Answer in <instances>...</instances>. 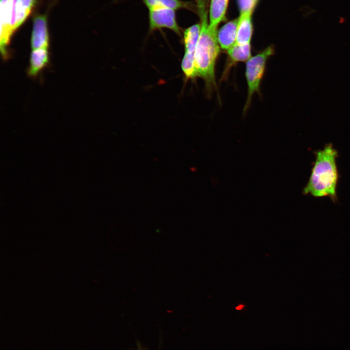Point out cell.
Segmentation results:
<instances>
[{"instance_id":"1","label":"cell","mask_w":350,"mask_h":350,"mask_svg":"<svg viewBox=\"0 0 350 350\" xmlns=\"http://www.w3.org/2000/svg\"><path fill=\"white\" fill-rule=\"evenodd\" d=\"M200 19L201 30L195 52L196 77L202 78L207 88L215 86V66L220 52L217 28L208 23L204 0H196Z\"/></svg>"},{"instance_id":"2","label":"cell","mask_w":350,"mask_h":350,"mask_svg":"<svg viewBox=\"0 0 350 350\" xmlns=\"http://www.w3.org/2000/svg\"><path fill=\"white\" fill-rule=\"evenodd\" d=\"M315 160L303 194L315 197L327 196L334 203L337 200V151L332 143H328L322 149L315 151Z\"/></svg>"},{"instance_id":"3","label":"cell","mask_w":350,"mask_h":350,"mask_svg":"<svg viewBox=\"0 0 350 350\" xmlns=\"http://www.w3.org/2000/svg\"><path fill=\"white\" fill-rule=\"evenodd\" d=\"M274 52L273 47L269 46L246 61L245 77L248 95L244 110L248 107L254 93L259 92L260 83L264 74L266 62Z\"/></svg>"},{"instance_id":"4","label":"cell","mask_w":350,"mask_h":350,"mask_svg":"<svg viewBox=\"0 0 350 350\" xmlns=\"http://www.w3.org/2000/svg\"><path fill=\"white\" fill-rule=\"evenodd\" d=\"M200 30V24H196L186 29L183 32L185 52L181 62V69L187 79L196 77L195 52Z\"/></svg>"},{"instance_id":"5","label":"cell","mask_w":350,"mask_h":350,"mask_svg":"<svg viewBox=\"0 0 350 350\" xmlns=\"http://www.w3.org/2000/svg\"><path fill=\"white\" fill-rule=\"evenodd\" d=\"M149 22L150 32L166 28L181 36V30L176 21L174 10L162 6H156L150 9Z\"/></svg>"},{"instance_id":"6","label":"cell","mask_w":350,"mask_h":350,"mask_svg":"<svg viewBox=\"0 0 350 350\" xmlns=\"http://www.w3.org/2000/svg\"><path fill=\"white\" fill-rule=\"evenodd\" d=\"M31 45L32 50L48 48L49 38L46 16L38 15L34 18Z\"/></svg>"},{"instance_id":"7","label":"cell","mask_w":350,"mask_h":350,"mask_svg":"<svg viewBox=\"0 0 350 350\" xmlns=\"http://www.w3.org/2000/svg\"><path fill=\"white\" fill-rule=\"evenodd\" d=\"M50 61L48 48H42L32 50L30 54L28 74L30 77H35L47 67Z\"/></svg>"},{"instance_id":"8","label":"cell","mask_w":350,"mask_h":350,"mask_svg":"<svg viewBox=\"0 0 350 350\" xmlns=\"http://www.w3.org/2000/svg\"><path fill=\"white\" fill-rule=\"evenodd\" d=\"M238 18L223 26L217 32V39L220 47L228 50L236 44Z\"/></svg>"},{"instance_id":"9","label":"cell","mask_w":350,"mask_h":350,"mask_svg":"<svg viewBox=\"0 0 350 350\" xmlns=\"http://www.w3.org/2000/svg\"><path fill=\"white\" fill-rule=\"evenodd\" d=\"M250 13L240 14L238 18L236 43L246 45L250 43L253 33V26Z\"/></svg>"},{"instance_id":"10","label":"cell","mask_w":350,"mask_h":350,"mask_svg":"<svg viewBox=\"0 0 350 350\" xmlns=\"http://www.w3.org/2000/svg\"><path fill=\"white\" fill-rule=\"evenodd\" d=\"M228 0H210V26L217 28L218 24L225 18Z\"/></svg>"},{"instance_id":"11","label":"cell","mask_w":350,"mask_h":350,"mask_svg":"<svg viewBox=\"0 0 350 350\" xmlns=\"http://www.w3.org/2000/svg\"><path fill=\"white\" fill-rule=\"evenodd\" d=\"M143 1L148 9L156 6H162L174 10L180 9L192 10V8L191 3L181 0H143Z\"/></svg>"},{"instance_id":"12","label":"cell","mask_w":350,"mask_h":350,"mask_svg":"<svg viewBox=\"0 0 350 350\" xmlns=\"http://www.w3.org/2000/svg\"><path fill=\"white\" fill-rule=\"evenodd\" d=\"M227 52L232 62L247 61L252 57L250 43L243 45L236 43Z\"/></svg>"},{"instance_id":"13","label":"cell","mask_w":350,"mask_h":350,"mask_svg":"<svg viewBox=\"0 0 350 350\" xmlns=\"http://www.w3.org/2000/svg\"><path fill=\"white\" fill-rule=\"evenodd\" d=\"M35 0H18L17 4V28L25 20L35 3Z\"/></svg>"},{"instance_id":"14","label":"cell","mask_w":350,"mask_h":350,"mask_svg":"<svg viewBox=\"0 0 350 350\" xmlns=\"http://www.w3.org/2000/svg\"><path fill=\"white\" fill-rule=\"evenodd\" d=\"M259 0H237L240 14H252Z\"/></svg>"},{"instance_id":"15","label":"cell","mask_w":350,"mask_h":350,"mask_svg":"<svg viewBox=\"0 0 350 350\" xmlns=\"http://www.w3.org/2000/svg\"><path fill=\"white\" fill-rule=\"evenodd\" d=\"M243 308H244V305L241 304V305H239L238 306H237L236 307V309L237 310H240L242 309Z\"/></svg>"}]
</instances>
